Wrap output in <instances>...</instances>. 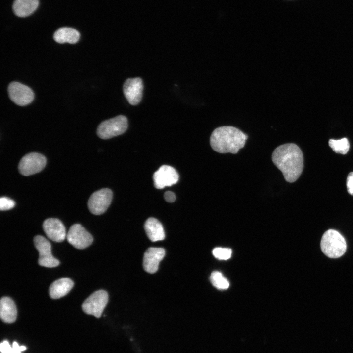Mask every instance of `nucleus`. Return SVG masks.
I'll list each match as a JSON object with an SVG mask.
<instances>
[{
  "label": "nucleus",
  "instance_id": "23",
  "mask_svg": "<svg viewBox=\"0 0 353 353\" xmlns=\"http://www.w3.org/2000/svg\"><path fill=\"white\" fill-rule=\"evenodd\" d=\"M213 255L221 260H227L230 258L232 251L229 248H215L212 251Z\"/></svg>",
  "mask_w": 353,
  "mask_h": 353
},
{
  "label": "nucleus",
  "instance_id": "17",
  "mask_svg": "<svg viewBox=\"0 0 353 353\" xmlns=\"http://www.w3.org/2000/svg\"><path fill=\"white\" fill-rule=\"evenodd\" d=\"M74 285L73 281L68 278H62L54 281L49 288V294L52 299L60 298L67 294Z\"/></svg>",
  "mask_w": 353,
  "mask_h": 353
},
{
  "label": "nucleus",
  "instance_id": "4",
  "mask_svg": "<svg viewBox=\"0 0 353 353\" xmlns=\"http://www.w3.org/2000/svg\"><path fill=\"white\" fill-rule=\"evenodd\" d=\"M127 126V118L119 115L101 122L97 128V134L100 138L107 139L123 134Z\"/></svg>",
  "mask_w": 353,
  "mask_h": 353
},
{
  "label": "nucleus",
  "instance_id": "15",
  "mask_svg": "<svg viewBox=\"0 0 353 353\" xmlns=\"http://www.w3.org/2000/svg\"><path fill=\"white\" fill-rule=\"evenodd\" d=\"M144 229L147 236L152 242L163 240L165 238L163 227L155 218H148L145 223Z\"/></svg>",
  "mask_w": 353,
  "mask_h": 353
},
{
  "label": "nucleus",
  "instance_id": "21",
  "mask_svg": "<svg viewBox=\"0 0 353 353\" xmlns=\"http://www.w3.org/2000/svg\"><path fill=\"white\" fill-rule=\"evenodd\" d=\"M211 283L218 289H226L229 287V283L228 280L219 271L213 272L210 277Z\"/></svg>",
  "mask_w": 353,
  "mask_h": 353
},
{
  "label": "nucleus",
  "instance_id": "26",
  "mask_svg": "<svg viewBox=\"0 0 353 353\" xmlns=\"http://www.w3.org/2000/svg\"><path fill=\"white\" fill-rule=\"evenodd\" d=\"M164 197L166 201L168 202H173L176 200L175 194L171 191H166L164 193Z\"/></svg>",
  "mask_w": 353,
  "mask_h": 353
},
{
  "label": "nucleus",
  "instance_id": "1",
  "mask_svg": "<svg viewBox=\"0 0 353 353\" xmlns=\"http://www.w3.org/2000/svg\"><path fill=\"white\" fill-rule=\"evenodd\" d=\"M272 160L288 182L296 181L302 173L303 153L299 147L294 143L285 144L276 148L272 153Z\"/></svg>",
  "mask_w": 353,
  "mask_h": 353
},
{
  "label": "nucleus",
  "instance_id": "19",
  "mask_svg": "<svg viewBox=\"0 0 353 353\" xmlns=\"http://www.w3.org/2000/svg\"><path fill=\"white\" fill-rule=\"evenodd\" d=\"M80 34L77 30L69 27H62L57 30L53 34V39L57 43L75 44L80 38Z\"/></svg>",
  "mask_w": 353,
  "mask_h": 353
},
{
  "label": "nucleus",
  "instance_id": "14",
  "mask_svg": "<svg viewBox=\"0 0 353 353\" xmlns=\"http://www.w3.org/2000/svg\"><path fill=\"white\" fill-rule=\"evenodd\" d=\"M43 227L48 238L56 242H62L66 236L65 227L59 219H47L43 223Z\"/></svg>",
  "mask_w": 353,
  "mask_h": 353
},
{
  "label": "nucleus",
  "instance_id": "9",
  "mask_svg": "<svg viewBox=\"0 0 353 353\" xmlns=\"http://www.w3.org/2000/svg\"><path fill=\"white\" fill-rule=\"evenodd\" d=\"M66 238L71 245L78 249L86 248L93 242L91 235L79 224H74L70 227Z\"/></svg>",
  "mask_w": 353,
  "mask_h": 353
},
{
  "label": "nucleus",
  "instance_id": "8",
  "mask_svg": "<svg viewBox=\"0 0 353 353\" xmlns=\"http://www.w3.org/2000/svg\"><path fill=\"white\" fill-rule=\"evenodd\" d=\"M8 92L11 100L19 106L30 104L34 98V93L30 87L18 82L9 84Z\"/></svg>",
  "mask_w": 353,
  "mask_h": 353
},
{
  "label": "nucleus",
  "instance_id": "20",
  "mask_svg": "<svg viewBox=\"0 0 353 353\" xmlns=\"http://www.w3.org/2000/svg\"><path fill=\"white\" fill-rule=\"evenodd\" d=\"M328 143L329 146L336 153L345 154L349 150L350 144L346 138L339 140L330 139Z\"/></svg>",
  "mask_w": 353,
  "mask_h": 353
},
{
  "label": "nucleus",
  "instance_id": "11",
  "mask_svg": "<svg viewBox=\"0 0 353 353\" xmlns=\"http://www.w3.org/2000/svg\"><path fill=\"white\" fill-rule=\"evenodd\" d=\"M179 176L176 171L172 167L163 165L153 174L154 185L157 189H163L176 183Z\"/></svg>",
  "mask_w": 353,
  "mask_h": 353
},
{
  "label": "nucleus",
  "instance_id": "13",
  "mask_svg": "<svg viewBox=\"0 0 353 353\" xmlns=\"http://www.w3.org/2000/svg\"><path fill=\"white\" fill-rule=\"evenodd\" d=\"M165 254V251L162 248L151 247L145 252L143 265L145 271L153 274L157 272L159 264Z\"/></svg>",
  "mask_w": 353,
  "mask_h": 353
},
{
  "label": "nucleus",
  "instance_id": "24",
  "mask_svg": "<svg viewBox=\"0 0 353 353\" xmlns=\"http://www.w3.org/2000/svg\"><path fill=\"white\" fill-rule=\"evenodd\" d=\"M15 205V202L8 198L3 197L0 199V209L7 210L12 209Z\"/></svg>",
  "mask_w": 353,
  "mask_h": 353
},
{
  "label": "nucleus",
  "instance_id": "22",
  "mask_svg": "<svg viewBox=\"0 0 353 353\" xmlns=\"http://www.w3.org/2000/svg\"><path fill=\"white\" fill-rule=\"evenodd\" d=\"M0 351L1 353H21L20 346L16 342H14L12 346L7 341H3L0 344Z\"/></svg>",
  "mask_w": 353,
  "mask_h": 353
},
{
  "label": "nucleus",
  "instance_id": "12",
  "mask_svg": "<svg viewBox=\"0 0 353 353\" xmlns=\"http://www.w3.org/2000/svg\"><path fill=\"white\" fill-rule=\"evenodd\" d=\"M143 88V82L140 78H128L126 80L123 85V92L130 104L135 105L140 102Z\"/></svg>",
  "mask_w": 353,
  "mask_h": 353
},
{
  "label": "nucleus",
  "instance_id": "3",
  "mask_svg": "<svg viewBox=\"0 0 353 353\" xmlns=\"http://www.w3.org/2000/svg\"><path fill=\"white\" fill-rule=\"evenodd\" d=\"M321 249L328 257L337 258L345 252L347 245L345 238L337 231L329 229L323 235L321 242Z\"/></svg>",
  "mask_w": 353,
  "mask_h": 353
},
{
  "label": "nucleus",
  "instance_id": "10",
  "mask_svg": "<svg viewBox=\"0 0 353 353\" xmlns=\"http://www.w3.org/2000/svg\"><path fill=\"white\" fill-rule=\"evenodd\" d=\"M34 242L35 248L39 252L38 263L40 266L51 268L59 264V261L51 254V245L47 239L38 235L35 237Z\"/></svg>",
  "mask_w": 353,
  "mask_h": 353
},
{
  "label": "nucleus",
  "instance_id": "6",
  "mask_svg": "<svg viewBox=\"0 0 353 353\" xmlns=\"http://www.w3.org/2000/svg\"><path fill=\"white\" fill-rule=\"evenodd\" d=\"M113 198L112 191L108 188L101 189L94 192L88 201V207L93 214H103L107 209Z\"/></svg>",
  "mask_w": 353,
  "mask_h": 353
},
{
  "label": "nucleus",
  "instance_id": "18",
  "mask_svg": "<svg viewBox=\"0 0 353 353\" xmlns=\"http://www.w3.org/2000/svg\"><path fill=\"white\" fill-rule=\"evenodd\" d=\"M38 5V0H15L12 8L16 16L25 17L33 13Z\"/></svg>",
  "mask_w": 353,
  "mask_h": 353
},
{
  "label": "nucleus",
  "instance_id": "25",
  "mask_svg": "<svg viewBox=\"0 0 353 353\" xmlns=\"http://www.w3.org/2000/svg\"><path fill=\"white\" fill-rule=\"evenodd\" d=\"M347 188L348 193L353 195V172L349 173L347 176Z\"/></svg>",
  "mask_w": 353,
  "mask_h": 353
},
{
  "label": "nucleus",
  "instance_id": "16",
  "mask_svg": "<svg viewBox=\"0 0 353 353\" xmlns=\"http://www.w3.org/2000/svg\"><path fill=\"white\" fill-rule=\"evenodd\" d=\"M0 316L5 323H12L16 319L17 309L14 301L9 297H2L0 301Z\"/></svg>",
  "mask_w": 353,
  "mask_h": 353
},
{
  "label": "nucleus",
  "instance_id": "5",
  "mask_svg": "<svg viewBox=\"0 0 353 353\" xmlns=\"http://www.w3.org/2000/svg\"><path fill=\"white\" fill-rule=\"evenodd\" d=\"M108 301V294L103 290L96 291L90 295L83 302V311L96 318L101 316Z\"/></svg>",
  "mask_w": 353,
  "mask_h": 353
},
{
  "label": "nucleus",
  "instance_id": "2",
  "mask_svg": "<svg viewBox=\"0 0 353 353\" xmlns=\"http://www.w3.org/2000/svg\"><path fill=\"white\" fill-rule=\"evenodd\" d=\"M248 136L239 129L231 126L216 128L212 133L210 142L212 148L220 153H237L244 147Z\"/></svg>",
  "mask_w": 353,
  "mask_h": 353
},
{
  "label": "nucleus",
  "instance_id": "7",
  "mask_svg": "<svg viewBox=\"0 0 353 353\" xmlns=\"http://www.w3.org/2000/svg\"><path fill=\"white\" fill-rule=\"evenodd\" d=\"M46 164V158L38 153H30L24 156L18 165L21 174L28 176L42 171Z\"/></svg>",
  "mask_w": 353,
  "mask_h": 353
}]
</instances>
